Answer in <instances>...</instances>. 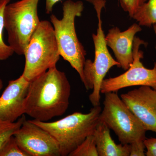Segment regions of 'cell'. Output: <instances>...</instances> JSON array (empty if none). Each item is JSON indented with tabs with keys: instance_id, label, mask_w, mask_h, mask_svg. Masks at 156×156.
<instances>
[{
	"instance_id": "7c38bea8",
	"label": "cell",
	"mask_w": 156,
	"mask_h": 156,
	"mask_svg": "<svg viewBox=\"0 0 156 156\" xmlns=\"http://www.w3.org/2000/svg\"><path fill=\"white\" fill-rule=\"evenodd\" d=\"M142 30L139 24L134 23L124 31L114 27L105 36L107 46L111 48L120 67L127 70L133 61V43L135 35Z\"/></svg>"
},
{
	"instance_id": "8fae6325",
	"label": "cell",
	"mask_w": 156,
	"mask_h": 156,
	"mask_svg": "<svg viewBox=\"0 0 156 156\" xmlns=\"http://www.w3.org/2000/svg\"><path fill=\"white\" fill-rule=\"evenodd\" d=\"M30 83L22 74L9 81L0 97V120L13 122L24 114V102Z\"/></svg>"
},
{
	"instance_id": "9a60e30c",
	"label": "cell",
	"mask_w": 156,
	"mask_h": 156,
	"mask_svg": "<svg viewBox=\"0 0 156 156\" xmlns=\"http://www.w3.org/2000/svg\"><path fill=\"white\" fill-rule=\"evenodd\" d=\"M25 119V117L22 115L13 122L0 120V149L9 138L19 130Z\"/></svg>"
},
{
	"instance_id": "ffe728a7",
	"label": "cell",
	"mask_w": 156,
	"mask_h": 156,
	"mask_svg": "<svg viewBox=\"0 0 156 156\" xmlns=\"http://www.w3.org/2000/svg\"><path fill=\"white\" fill-rule=\"evenodd\" d=\"M130 156H145L144 141H136L130 144Z\"/></svg>"
},
{
	"instance_id": "603a6c76",
	"label": "cell",
	"mask_w": 156,
	"mask_h": 156,
	"mask_svg": "<svg viewBox=\"0 0 156 156\" xmlns=\"http://www.w3.org/2000/svg\"><path fill=\"white\" fill-rule=\"evenodd\" d=\"M3 87V82L2 80L0 77V91L2 89Z\"/></svg>"
},
{
	"instance_id": "30bf717a",
	"label": "cell",
	"mask_w": 156,
	"mask_h": 156,
	"mask_svg": "<svg viewBox=\"0 0 156 156\" xmlns=\"http://www.w3.org/2000/svg\"><path fill=\"white\" fill-rule=\"evenodd\" d=\"M146 131L156 134V89L140 86L120 96Z\"/></svg>"
},
{
	"instance_id": "9c48e42d",
	"label": "cell",
	"mask_w": 156,
	"mask_h": 156,
	"mask_svg": "<svg viewBox=\"0 0 156 156\" xmlns=\"http://www.w3.org/2000/svg\"><path fill=\"white\" fill-rule=\"evenodd\" d=\"M14 136L20 147L28 156H61L56 140L31 120L25 119Z\"/></svg>"
},
{
	"instance_id": "2e32d148",
	"label": "cell",
	"mask_w": 156,
	"mask_h": 156,
	"mask_svg": "<svg viewBox=\"0 0 156 156\" xmlns=\"http://www.w3.org/2000/svg\"><path fill=\"white\" fill-rule=\"evenodd\" d=\"M10 0H0V61L7 60L14 53L13 49L6 44L3 39L4 27V12L6 6Z\"/></svg>"
},
{
	"instance_id": "7402d4cb",
	"label": "cell",
	"mask_w": 156,
	"mask_h": 156,
	"mask_svg": "<svg viewBox=\"0 0 156 156\" xmlns=\"http://www.w3.org/2000/svg\"><path fill=\"white\" fill-rule=\"evenodd\" d=\"M61 0H46V12L47 14H49L53 11V6L56 3ZM87 2H90L91 0H85Z\"/></svg>"
},
{
	"instance_id": "cb8c5ba5",
	"label": "cell",
	"mask_w": 156,
	"mask_h": 156,
	"mask_svg": "<svg viewBox=\"0 0 156 156\" xmlns=\"http://www.w3.org/2000/svg\"><path fill=\"white\" fill-rule=\"evenodd\" d=\"M153 27H154V30L155 33L156 35V24H155V25H153Z\"/></svg>"
},
{
	"instance_id": "ac0fdd59",
	"label": "cell",
	"mask_w": 156,
	"mask_h": 156,
	"mask_svg": "<svg viewBox=\"0 0 156 156\" xmlns=\"http://www.w3.org/2000/svg\"><path fill=\"white\" fill-rule=\"evenodd\" d=\"M0 156H28L20 147L14 135L6 141L0 149Z\"/></svg>"
},
{
	"instance_id": "ba28073f",
	"label": "cell",
	"mask_w": 156,
	"mask_h": 156,
	"mask_svg": "<svg viewBox=\"0 0 156 156\" xmlns=\"http://www.w3.org/2000/svg\"><path fill=\"white\" fill-rule=\"evenodd\" d=\"M145 44L139 38H134L133 61L130 67L118 76L104 79L101 87V93L117 92L120 89L134 86H148L156 89V64L153 68L149 69L146 68L141 61L144 53L140 48Z\"/></svg>"
},
{
	"instance_id": "7a4b0ae2",
	"label": "cell",
	"mask_w": 156,
	"mask_h": 156,
	"mask_svg": "<svg viewBox=\"0 0 156 156\" xmlns=\"http://www.w3.org/2000/svg\"><path fill=\"white\" fill-rule=\"evenodd\" d=\"M101 110L100 105L93 106L87 113L76 112L53 122L30 120L50 133L58 142L61 156H67L93 134Z\"/></svg>"
},
{
	"instance_id": "3957f363",
	"label": "cell",
	"mask_w": 156,
	"mask_h": 156,
	"mask_svg": "<svg viewBox=\"0 0 156 156\" xmlns=\"http://www.w3.org/2000/svg\"><path fill=\"white\" fill-rule=\"evenodd\" d=\"M83 3L67 0L62 6V17L58 19L54 14L50 16L58 45L59 54L77 72L83 83L85 84L84 65L87 52L79 41L76 33L75 20L83 11Z\"/></svg>"
},
{
	"instance_id": "d6986e66",
	"label": "cell",
	"mask_w": 156,
	"mask_h": 156,
	"mask_svg": "<svg viewBox=\"0 0 156 156\" xmlns=\"http://www.w3.org/2000/svg\"><path fill=\"white\" fill-rule=\"evenodd\" d=\"M147 0H119L120 5L124 11L132 18L138 8Z\"/></svg>"
},
{
	"instance_id": "e0dca14e",
	"label": "cell",
	"mask_w": 156,
	"mask_h": 156,
	"mask_svg": "<svg viewBox=\"0 0 156 156\" xmlns=\"http://www.w3.org/2000/svg\"><path fill=\"white\" fill-rule=\"evenodd\" d=\"M69 156H98L95 137L93 134L87 136L83 141Z\"/></svg>"
},
{
	"instance_id": "52a82bcc",
	"label": "cell",
	"mask_w": 156,
	"mask_h": 156,
	"mask_svg": "<svg viewBox=\"0 0 156 156\" xmlns=\"http://www.w3.org/2000/svg\"><path fill=\"white\" fill-rule=\"evenodd\" d=\"M105 94L99 120L115 132L122 144L144 141L146 131L117 92Z\"/></svg>"
},
{
	"instance_id": "4fadbf2b",
	"label": "cell",
	"mask_w": 156,
	"mask_h": 156,
	"mask_svg": "<svg viewBox=\"0 0 156 156\" xmlns=\"http://www.w3.org/2000/svg\"><path fill=\"white\" fill-rule=\"evenodd\" d=\"M98 156H130V144H117L112 138L110 129L99 121L93 133Z\"/></svg>"
},
{
	"instance_id": "5b68a950",
	"label": "cell",
	"mask_w": 156,
	"mask_h": 156,
	"mask_svg": "<svg viewBox=\"0 0 156 156\" xmlns=\"http://www.w3.org/2000/svg\"><path fill=\"white\" fill-rule=\"evenodd\" d=\"M96 13L98 24L97 34H92L95 46L94 62L86 60L84 65V74L85 87L87 90L92 89L89 100L93 106L100 105L101 87L108 71L114 66L120 67V64L111 56L107 48L105 35L102 27L101 12L105 6L104 0H91Z\"/></svg>"
},
{
	"instance_id": "5bb4252c",
	"label": "cell",
	"mask_w": 156,
	"mask_h": 156,
	"mask_svg": "<svg viewBox=\"0 0 156 156\" xmlns=\"http://www.w3.org/2000/svg\"><path fill=\"white\" fill-rule=\"evenodd\" d=\"M132 18L141 26L156 24V0H147L138 8Z\"/></svg>"
},
{
	"instance_id": "277c9868",
	"label": "cell",
	"mask_w": 156,
	"mask_h": 156,
	"mask_svg": "<svg viewBox=\"0 0 156 156\" xmlns=\"http://www.w3.org/2000/svg\"><path fill=\"white\" fill-rule=\"evenodd\" d=\"M22 75L30 82L56 66L60 55L52 23L41 20L30 39Z\"/></svg>"
},
{
	"instance_id": "8992f818",
	"label": "cell",
	"mask_w": 156,
	"mask_h": 156,
	"mask_svg": "<svg viewBox=\"0 0 156 156\" xmlns=\"http://www.w3.org/2000/svg\"><path fill=\"white\" fill-rule=\"evenodd\" d=\"M40 0H20L8 4L4 12L8 43L14 53L24 55L31 37L41 20L37 8Z\"/></svg>"
},
{
	"instance_id": "6da1fadb",
	"label": "cell",
	"mask_w": 156,
	"mask_h": 156,
	"mask_svg": "<svg viewBox=\"0 0 156 156\" xmlns=\"http://www.w3.org/2000/svg\"><path fill=\"white\" fill-rule=\"evenodd\" d=\"M71 86L65 73L51 68L31 81L24 102V114L48 122L64 115L69 104Z\"/></svg>"
},
{
	"instance_id": "44dd1931",
	"label": "cell",
	"mask_w": 156,
	"mask_h": 156,
	"mask_svg": "<svg viewBox=\"0 0 156 156\" xmlns=\"http://www.w3.org/2000/svg\"><path fill=\"white\" fill-rule=\"evenodd\" d=\"M144 143L147 149L146 155L147 156H156V138H146Z\"/></svg>"
}]
</instances>
